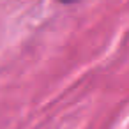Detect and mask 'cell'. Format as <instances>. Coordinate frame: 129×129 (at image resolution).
<instances>
[{
	"label": "cell",
	"mask_w": 129,
	"mask_h": 129,
	"mask_svg": "<svg viewBox=\"0 0 129 129\" xmlns=\"http://www.w3.org/2000/svg\"><path fill=\"white\" fill-rule=\"evenodd\" d=\"M62 2H71V0H62Z\"/></svg>",
	"instance_id": "1"
}]
</instances>
